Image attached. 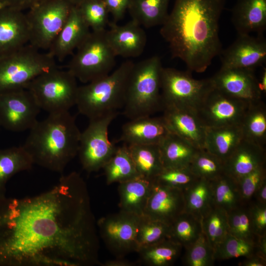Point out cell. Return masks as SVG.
Listing matches in <instances>:
<instances>
[{"instance_id":"6da1fadb","label":"cell","mask_w":266,"mask_h":266,"mask_svg":"<svg viewBox=\"0 0 266 266\" xmlns=\"http://www.w3.org/2000/svg\"><path fill=\"white\" fill-rule=\"evenodd\" d=\"M96 225L75 171L38 195L0 196V266H100Z\"/></svg>"},{"instance_id":"7a4b0ae2","label":"cell","mask_w":266,"mask_h":266,"mask_svg":"<svg viewBox=\"0 0 266 266\" xmlns=\"http://www.w3.org/2000/svg\"><path fill=\"white\" fill-rule=\"evenodd\" d=\"M226 0H175L160 34L172 57L190 72L201 73L222 50L219 20Z\"/></svg>"},{"instance_id":"3957f363","label":"cell","mask_w":266,"mask_h":266,"mask_svg":"<svg viewBox=\"0 0 266 266\" xmlns=\"http://www.w3.org/2000/svg\"><path fill=\"white\" fill-rule=\"evenodd\" d=\"M80 134L69 111L50 113L30 130L23 147L34 164L62 173L78 154Z\"/></svg>"},{"instance_id":"277c9868","label":"cell","mask_w":266,"mask_h":266,"mask_svg":"<svg viewBox=\"0 0 266 266\" xmlns=\"http://www.w3.org/2000/svg\"><path fill=\"white\" fill-rule=\"evenodd\" d=\"M134 64L126 61L108 75L79 86L75 105L80 113L90 120L122 109Z\"/></svg>"},{"instance_id":"5b68a950","label":"cell","mask_w":266,"mask_h":266,"mask_svg":"<svg viewBox=\"0 0 266 266\" xmlns=\"http://www.w3.org/2000/svg\"><path fill=\"white\" fill-rule=\"evenodd\" d=\"M161 58L153 56L134 63L128 81L123 114L130 120L162 110Z\"/></svg>"},{"instance_id":"8992f818","label":"cell","mask_w":266,"mask_h":266,"mask_svg":"<svg viewBox=\"0 0 266 266\" xmlns=\"http://www.w3.org/2000/svg\"><path fill=\"white\" fill-rule=\"evenodd\" d=\"M57 67L48 51L30 43L0 56V94L26 89L35 77Z\"/></svg>"},{"instance_id":"52a82bcc","label":"cell","mask_w":266,"mask_h":266,"mask_svg":"<svg viewBox=\"0 0 266 266\" xmlns=\"http://www.w3.org/2000/svg\"><path fill=\"white\" fill-rule=\"evenodd\" d=\"M106 31H91L67 65V69L84 84L108 75L115 65L117 56L108 42Z\"/></svg>"},{"instance_id":"ba28073f","label":"cell","mask_w":266,"mask_h":266,"mask_svg":"<svg viewBox=\"0 0 266 266\" xmlns=\"http://www.w3.org/2000/svg\"><path fill=\"white\" fill-rule=\"evenodd\" d=\"M77 81L67 69L57 67L35 77L26 89L40 109L48 113L67 111L76 104Z\"/></svg>"},{"instance_id":"9c48e42d","label":"cell","mask_w":266,"mask_h":266,"mask_svg":"<svg viewBox=\"0 0 266 266\" xmlns=\"http://www.w3.org/2000/svg\"><path fill=\"white\" fill-rule=\"evenodd\" d=\"M190 71L163 67L161 74V96L164 105L197 112L213 89L210 78H194Z\"/></svg>"},{"instance_id":"30bf717a","label":"cell","mask_w":266,"mask_h":266,"mask_svg":"<svg viewBox=\"0 0 266 266\" xmlns=\"http://www.w3.org/2000/svg\"><path fill=\"white\" fill-rule=\"evenodd\" d=\"M73 5L69 0H47L26 13L29 43L48 51L66 22Z\"/></svg>"},{"instance_id":"8fae6325","label":"cell","mask_w":266,"mask_h":266,"mask_svg":"<svg viewBox=\"0 0 266 266\" xmlns=\"http://www.w3.org/2000/svg\"><path fill=\"white\" fill-rule=\"evenodd\" d=\"M120 112H114L89 120L86 129L81 133L78 154L84 170L88 173L102 169L117 147L108 135L111 122Z\"/></svg>"},{"instance_id":"7c38bea8","label":"cell","mask_w":266,"mask_h":266,"mask_svg":"<svg viewBox=\"0 0 266 266\" xmlns=\"http://www.w3.org/2000/svg\"><path fill=\"white\" fill-rule=\"evenodd\" d=\"M139 217L120 210L98 221L101 238L116 258L137 252L136 233Z\"/></svg>"},{"instance_id":"4fadbf2b","label":"cell","mask_w":266,"mask_h":266,"mask_svg":"<svg viewBox=\"0 0 266 266\" xmlns=\"http://www.w3.org/2000/svg\"><path fill=\"white\" fill-rule=\"evenodd\" d=\"M40 108L27 89L0 94V127L15 132L30 130Z\"/></svg>"},{"instance_id":"5bb4252c","label":"cell","mask_w":266,"mask_h":266,"mask_svg":"<svg viewBox=\"0 0 266 266\" xmlns=\"http://www.w3.org/2000/svg\"><path fill=\"white\" fill-rule=\"evenodd\" d=\"M249 103L213 87L200 106L197 113L206 128L240 125Z\"/></svg>"},{"instance_id":"9a60e30c","label":"cell","mask_w":266,"mask_h":266,"mask_svg":"<svg viewBox=\"0 0 266 266\" xmlns=\"http://www.w3.org/2000/svg\"><path fill=\"white\" fill-rule=\"evenodd\" d=\"M221 68L255 70L266 60V40L264 34H238L237 38L220 55Z\"/></svg>"},{"instance_id":"2e32d148","label":"cell","mask_w":266,"mask_h":266,"mask_svg":"<svg viewBox=\"0 0 266 266\" xmlns=\"http://www.w3.org/2000/svg\"><path fill=\"white\" fill-rule=\"evenodd\" d=\"M210 79L215 88L232 97L249 103L261 100L254 70L221 67Z\"/></svg>"},{"instance_id":"e0dca14e","label":"cell","mask_w":266,"mask_h":266,"mask_svg":"<svg viewBox=\"0 0 266 266\" xmlns=\"http://www.w3.org/2000/svg\"><path fill=\"white\" fill-rule=\"evenodd\" d=\"M184 210L183 190L153 181L143 215L170 225Z\"/></svg>"},{"instance_id":"ac0fdd59","label":"cell","mask_w":266,"mask_h":266,"mask_svg":"<svg viewBox=\"0 0 266 266\" xmlns=\"http://www.w3.org/2000/svg\"><path fill=\"white\" fill-rule=\"evenodd\" d=\"M26 12L8 6L0 8V56L29 43Z\"/></svg>"},{"instance_id":"d6986e66","label":"cell","mask_w":266,"mask_h":266,"mask_svg":"<svg viewBox=\"0 0 266 266\" xmlns=\"http://www.w3.org/2000/svg\"><path fill=\"white\" fill-rule=\"evenodd\" d=\"M162 110L169 130L186 140L198 149H204L206 127L197 112L164 105Z\"/></svg>"},{"instance_id":"ffe728a7","label":"cell","mask_w":266,"mask_h":266,"mask_svg":"<svg viewBox=\"0 0 266 266\" xmlns=\"http://www.w3.org/2000/svg\"><path fill=\"white\" fill-rule=\"evenodd\" d=\"M171 132L163 116L131 119L122 127L119 140L126 145H159Z\"/></svg>"},{"instance_id":"44dd1931","label":"cell","mask_w":266,"mask_h":266,"mask_svg":"<svg viewBox=\"0 0 266 266\" xmlns=\"http://www.w3.org/2000/svg\"><path fill=\"white\" fill-rule=\"evenodd\" d=\"M106 31L108 42L116 56L136 58L142 54L147 42L142 27L132 20L123 25L109 22Z\"/></svg>"},{"instance_id":"7402d4cb","label":"cell","mask_w":266,"mask_h":266,"mask_svg":"<svg viewBox=\"0 0 266 266\" xmlns=\"http://www.w3.org/2000/svg\"><path fill=\"white\" fill-rule=\"evenodd\" d=\"M90 32L78 8L73 5L66 23L48 52L57 62H62L72 55Z\"/></svg>"},{"instance_id":"603a6c76","label":"cell","mask_w":266,"mask_h":266,"mask_svg":"<svg viewBox=\"0 0 266 266\" xmlns=\"http://www.w3.org/2000/svg\"><path fill=\"white\" fill-rule=\"evenodd\" d=\"M231 20L238 34H264L266 0H237L231 10Z\"/></svg>"},{"instance_id":"cb8c5ba5","label":"cell","mask_w":266,"mask_h":266,"mask_svg":"<svg viewBox=\"0 0 266 266\" xmlns=\"http://www.w3.org/2000/svg\"><path fill=\"white\" fill-rule=\"evenodd\" d=\"M265 148L243 139L225 163V174L236 181L266 164Z\"/></svg>"},{"instance_id":"d4e9b609","label":"cell","mask_w":266,"mask_h":266,"mask_svg":"<svg viewBox=\"0 0 266 266\" xmlns=\"http://www.w3.org/2000/svg\"><path fill=\"white\" fill-rule=\"evenodd\" d=\"M153 181L141 176L119 183L120 210L138 216L143 215Z\"/></svg>"},{"instance_id":"484cf974","label":"cell","mask_w":266,"mask_h":266,"mask_svg":"<svg viewBox=\"0 0 266 266\" xmlns=\"http://www.w3.org/2000/svg\"><path fill=\"white\" fill-rule=\"evenodd\" d=\"M243 139L239 125L206 128L204 149L225 164Z\"/></svg>"},{"instance_id":"4316f807","label":"cell","mask_w":266,"mask_h":266,"mask_svg":"<svg viewBox=\"0 0 266 266\" xmlns=\"http://www.w3.org/2000/svg\"><path fill=\"white\" fill-rule=\"evenodd\" d=\"M159 145L164 168L188 167L199 150L172 133Z\"/></svg>"},{"instance_id":"83f0119b","label":"cell","mask_w":266,"mask_h":266,"mask_svg":"<svg viewBox=\"0 0 266 266\" xmlns=\"http://www.w3.org/2000/svg\"><path fill=\"white\" fill-rule=\"evenodd\" d=\"M34 165L23 146L0 149V196L6 195V186L15 174L29 170Z\"/></svg>"},{"instance_id":"f1b7e54d","label":"cell","mask_w":266,"mask_h":266,"mask_svg":"<svg viewBox=\"0 0 266 266\" xmlns=\"http://www.w3.org/2000/svg\"><path fill=\"white\" fill-rule=\"evenodd\" d=\"M170 0H131L128 11L141 26L151 28L162 26L166 19Z\"/></svg>"},{"instance_id":"f546056e","label":"cell","mask_w":266,"mask_h":266,"mask_svg":"<svg viewBox=\"0 0 266 266\" xmlns=\"http://www.w3.org/2000/svg\"><path fill=\"white\" fill-rule=\"evenodd\" d=\"M140 176L153 181L164 169L158 144L127 145Z\"/></svg>"},{"instance_id":"4dcf8cb0","label":"cell","mask_w":266,"mask_h":266,"mask_svg":"<svg viewBox=\"0 0 266 266\" xmlns=\"http://www.w3.org/2000/svg\"><path fill=\"white\" fill-rule=\"evenodd\" d=\"M240 126L244 139L265 147L266 108L262 100L249 103Z\"/></svg>"},{"instance_id":"1f68e13d","label":"cell","mask_w":266,"mask_h":266,"mask_svg":"<svg viewBox=\"0 0 266 266\" xmlns=\"http://www.w3.org/2000/svg\"><path fill=\"white\" fill-rule=\"evenodd\" d=\"M102 169L107 185L119 184L140 176L125 144L117 147Z\"/></svg>"},{"instance_id":"d6a6232c","label":"cell","mask_w":266,"mask_h":266,"mask_svg":"<svg viewBox=\"0 0 266 266\" xmlns=\"http://www.w3.org/2000/svg\"><path fill=\"white\" fill-rule=\"evenodd\" d=\"M184 212L190 213L201 220L212 206L211 182L202 178H197L184 190Z\"/></svg>"},{"instance_id":"836d02e7","label":"cell","mask_w":266,"mask_h":266,"mask_svg":"<svg viewBox=\"0 0 266 266\" xmlns=\"http://www.w3.org/2000/svg\"><path fill=\"white\" fill-rule=\"evenodd\" d=\"M212 205L227 213L243 204L235 179L224 174L210 181Z\"/></svg>"},{"instance_id":"e575fe53","label":"cell","mask_w":266,"mask_h":266,"mask_svg":"<svg viewBox=\"0 0 266 266\" xmlns=\"http://www.w3.org/2000/svg\"><path fill=\"white\" fill-rule=\"evenodd\" d=\"M182 247L173 240L166 238L153 245L140 249L137 253L140 260L150 266H169L180 256Z\"/></svg>"},{"instance_id":"d590c367","label":"cell","mask_w":266,"mask_h":266,"mask_svg":"<svg viewBox=\"0 0 266 266\" xmlns=\"http://www.w3.org/2000/svg\"><path fill=\"white\" fill-rule=\"evenodd\" d=\"M202 233L201 220L192 214L184 212L169 225L168 238L186 249Z\"/></svg>"},{"instance_id":"8d00e7d4","label":"cell","mask_w":266,"mask_h":266,"mask_svg":"<svg viewBox=\"0 0 266 266\" xmlns=\"http://www.w3.org/2000/svg\"><path fill=\"white\" fill-rule=\"evenodd\" d=\"M201 224L202 233L213 249L229 233L227 213L213 205L202 216Z\"/></svg>"},{"instance_id":"74e56055","label":"cell","mask_w":266,"mask_h":266,"mask_svg":"<svg viewBox=\"0 0 266 266\" xmlns=\"http://www.w3.org/2000/svg\"><path fill=\"white\" fill-rule=\"evenodd\" d=\"M242 204L227 213L229 233L247 241L257 243L260 236L251 222L248 205Z\"/></svg>"},{"instance_id":"f35d334b","label":"cell","mask_w":266,"mask_h":266,"mask_svg":"<svg viewBox=\"0 0 266 266\" xmlns=\"http://www.w3.org/2000/svg\"><path fill=\"white\" fill-rule=\"evenodd\" d=\"M169 233V225L144 215L140 216L136 233L138 251L168 238Z\"/></svg>"},{"instance_id":"ab89813d","label":"cell","mask_w":266,"mask_h":266,"mask_svg":"<svg viewBox=\"0 0 266 266\" xmlns=\"http://www.w3.org/2000/svg\"><path fill=\"white\" fill-rule=\"evenodd\" d=\"M189 168L197 178L209 181L225 174L224 163L204 149L198 150Z\"/></svg>"},{"instance_id":"60d3db41","label":"cell","mask_w":266,"mask_h":266,"mask_svg":"<svg viewBox=\"0 0 266 266\" xmlns=\"http://www.w3.org/2000/svg\"><path fill=\"white\" fill-rule=\"evenodd\" d=\"M216 260H225L257 254V243L236 237L229 233L214 249Z\"/></svg>"},{"instance_id":"b9f144b4","label":"cell","mask_w":266,"mask_h":266,"mask_svg":"<svg viewBox=\"0 0 266 266\" xmlns=\"http://www.w3.org/2000/svg\"><path fill=\"white\" fill-rule=\"evenodd\" d=\"M76 7L91 31L106 30L109 13L103 0H87Z\"/></svg>"},{"instance_id":"7bdbcfd3","label":"cell","mask_w":266,"mask_h":266,"mask_svg":"<svg viewBox=\"0 0 266 266\" xmlns=\"http://www.w3.org/2000/svg\"><path fill=\"white\" fill-rule=\"evenodd\" d=\"M183 263L188 266H211L215 261L214 249L203 233L185 249Z\"/></svg>"},{"instance_id":"ee69618b","label":"cell","mask_w":266,"mask_h":266,"mask_svg":"<svg viewBox=\"0 0 266 266\" xmlns=\"http://www.w3.org/2000/svg\"><path fill=\"white\" fill-rule=\"evenodd\" d=\"M197 178L188 167L164 168L153 180L155 182L184 190Z\"/></svg>"},{"instance_id":"f6af8a7d","label":"cell","mask_w":266,"mask_h":266,"mask_svg":"<svg viewBox=\"0 0 266 266\" xmlns=\"http://www.w3.org/2000/svg\"><path fill=\"white\" fill-rule=\"evenodd\" d=\"M266 180V164L263 165L236 181L242 202L248 204L261 185Z\"/></svg>"},{"instance_id":"bcb514c9","label":"cell","mask_w":266,"mask_h":266,"mask_svg":"<svg viewBox=\"0 0 266 266\" xmlns=\"http://www.w3.org/2000/svg\"><path fill=\"white\" fill-rule=\"evenodd\" d=\"M252 223L259 236L266 234V204L256 201L249 204Z\"/></svg>"},{"instance_id":"7dc6e473","label":"cell","mask_w":266,"mask_h":266,"mask_svg":"<svg viewBox=\"0 0 266 266\" xmlns=\"http://www.w3.org/2000/svg\"><path fill=\"white\" fill-rule=\"evenodd\" d=\"M106 8L116 23L122 19L128 10L131 0H103Z\"/></svg>"},{"instance_id":"c3c4849f","label":"cell","mask_w":266,"mask_h":266,"mask_svg":"<svg viewBox=\"0 0 266 266\" xmlns=\"http://www.w3.org/2000/svg\"><path fill=\"white\" fill-rule=\"evenodd\" d=\"M46 0H8L9 6L24 11L26 10H28Z\"/></svg>"},{"instance_id":"681fc988","label":"cell","mask_w":266,"mask_h":266,"mask_svg":"<svg viewBox=\"0 0 266 266\" xmlns=\"http://www.w3.org/2000/svg\"><path fill=\"white\" fill-rule=\"evenodd\" d=\"M240 266H265L266 265V259L262 258L257 254H254L239 263Z\"/></svg>"},{"instance_id":"f907efd6","label":"cell","mask_w":266,"mask_h":266,"mask_svg":"<svg viewBox=\"0 0 266 266\" xmlns=\"http://www.w3.org/2000/svg\"><path fill=\"white\" fill-rule=\"evenodd\" d=\"M137 263L130 261L125 259L124 257L116 258V259L108 260L103 263H101V266H134Z\"/></svg>"},{"instance_id":"816d5d0a","label":"cell","mask_w":266,"mask_h":266,"mask_svg":"<svg viewBox=\"0 0 266 266\" xmlns=\"http://www.w3.org/2000/svg\"><path fill=\"white\" fill-rule=\"evenodd\" d=\"M254 197L256 198V202L266 204V180L257 190Z\"/></svg>"},{"instance_id":"f5cc1de1","label":"cell","mask_w":266,"mask_h":266,"mask_svg":"<svg viewBox=\"0 0 266 266\" xmlns=\"http://www.w3.org/2000/svg\"><path fill=\"white\" fill-rule=\"evenodd\" d=\"M257 246V254L266 259V234L259 237Z\"/></svg>"},{"instance_id":"db71d44e","label":"cell","mask_w":266,"mask_h":266,"mask_svg":"<svg viewBox=\"0 0 266 266\" xmlns=\"http://www.w3.org/2000/svg\"><path fill=\"white\" fill-rule=\"evenodd\" d=\"M258 86L259 89L262 93H265L266 91V68H264L260 77V79L258 80Z\"/></svg>"},{"instance_id":"11a10c76","label":"cell","mask_w":266,"mask_h":266,"mask_svg":"<svg viewBox=\"0 0 266 266\" xmlns=\"http://www.w3.org/2000/svg\"><path fill=\"white\" fill-rule=\"evenodd\" d=\"M9 6L8 0H0V8Z\"/></svg>"},{"instance_id":"9f6ffc18","label":"cell","mask_w":266,"mask_h":266,"mask_svg":"<svg viewBox=\"0 0 266 266\" xmlns=\"http://www.w3.org/2000/svg\"><path fill=\"white\" fill-rule=\"evenodd\" d=\"M74 6H78L83 2L87 0H69Z\"/></svg>"}]
</instances>
